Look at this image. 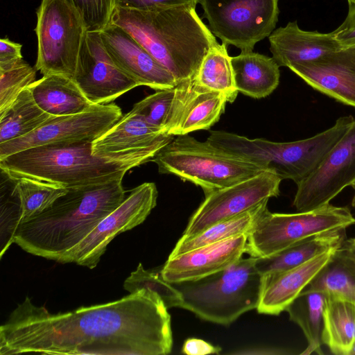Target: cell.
Returning a JSON list of instances; mask_svg holds the SVG:
<instances>
[{
	"instance_id": "6da1fadb",
	"label": "cell",
	"mask_w": 355,
	"mask_h": 355,
	"mask_svg": "<svg viewBox=\"0 0 355 355\" xmlns=\"http://www.w3.org/2000/svg\"><path fill=\"white\" fill-rule=\"evenodd\" d=\"M171 315L155 292L53 314L26 297L0 327V354L166 355Z\"/></svg>"
},
{
	"instance_id": "7a4b0ae2",
	"label": "cell",
	"mask_w": 355,
	"mask_h": 355,
	"mask_svg": "<svg viewBox=\"0 0 355 355\" xmlns=\"http://www.w3.org/2000/svg\"><path fill=\"white\" fill-rule=\"evenodd\" d=\"M122 180L67 189L50 207L17 227L13 243L58 261L123 201Z\"/></svg>"
},
{
	"instance_id": "3957f363",
	"label": "cell",
	"mask_w": 355,
	"mask_h": 355,
	"mask_svg": "<svg viewBox=\"0 0 355 355\" xmlns=\"http://www.w3.org/2000/svg\"><path fill=\"white\" fill-rule=\"evenodd\" d=\"M110 22L130 33L177 84L194 79L207 52L218 44L191 6L144 10L114 6Z\"/></svg>"
},
{
	"instance_id": "277c9868",
	"label": "cell",
	"mask_w": 355,
	"mask_h": 355,
	"mask_svg": "<svg viewBox=\"0 0 355 355\" xmlns=\"http://www.w3.org/2000/svg\"><path fill=\"white\" fill-rule=\"evenodd\" d=\"M143 164L95 156L92 142L81 141L29 148L0 159V168L12 181L28 178L70 189L123 179Z\"/></svg>"
},
{
	"instance_id": "5b68a950",
	"label": "cell",
	"mask_w": 355,
	"mask_h": 355,
	"mask_svg": "<svg viewBox=\"0 0 355 355\" xmlns=\"http://www.w3.org/2000/svg\"><path fill=\"white\" fill-rule=\"evenodd\" d=\"M255 257L241 258L229 268L204 278L173 284L182 298L181 308L202 320L228 326L257 309L262 275Z\"/></svg>"
},
{
	"instance_id": "8992f818",
	"label": "cell",
	"mask_w": 355,
	"mask_h": 355,
	"mask_svg": "<svg viewBox=\"0 0 355 355\" xmlns=\"http://www.w3.org/2000/svg\"><path fill=\"white\" fill-rule=\"evenodd\" d=\"M151 162L159 173L173 175L200 187L205 195L266 170L188 135L177 136Z\"/></svg>"
},
{
	"instance_id": "52a82bcc",
	"label": "cell",
	"mask_w": 355,
	"mask_h": 355,
	"mask_svg": "<svg viewBox=\"0 0 355 355\" xmlns=\"http://www.w3.org/2000/svg\"><path fill=\"white\" fill-rule=\"evenodd\" d=\"M354 224L355 218L347 207L330 203L295 214L271 213L266 208L248 234L246 253L270 257L311 236L345 230Z\"/></svg>"
},
{
	"instance_id": "ba28073f",
	"label": "cell",
	"mask_w": 355,
	"mask_h": 355,
	"mask_svg": "<svg viewBox=\"0 0 355 355\" xmlns=\"http://www.w3.org/2000/svg\"><path fill=\"white\" fill-rule=\"evenodd\" d=\"M36 14L35 68L43 76L60 74L74 80L87 32L82 18L65 0H42Z\"/></svg>"
},
{
	"instance_id": "9c48e42d",
	"label": "cell",
	"mask_w": 355,
	"mask_h": 355,
	"mask_svg": "<svg viewBox=\"0 0 355 355\" xmlns=\"http://www.w3.org/2000/svg\"><path fill=\"white\" fill-rule=\"evenodd\" d=\"M279 0H198L209 28L222 43L241 51L274 31L278 21Z\"/></svg>"
},
{
	"instance_id": "30bf717a",
	"label": "cell",
	"mask_w": 355,
	"mask_h": 355,
	"mask_svg": "<svg viewBox=\"0 0 355 355\" xmlns=\"http://www.w3.org/2000/svg\"><path fill=\"white\" fill-rule=\"evenodd\" d=\"M157 187L153 182H144L134 188L112 212L57 262L75 263L94 268L116 236L135 227L146 219L157 205Z\"/></svg>"
},
{
	"instance_id": "8fae6325",
	"label": "cell",
	"mask_w": 355,
	"mask_h": 355,
	"mask_svg": "<svg viewBox=\"0 0 355 355\" xmlns=\"http://www.w3.org/2000/svg\"><path fill=\"white\" fill-rule=\"evenodd\" d=\"M282 179L269 170L205 194L182 236L196 235L209 227L245 213L279 195Z\"/></svg>"
},
{
	"instance_id": "7c38bea8",
	"label": "cell",
	"mask_w": 355,
	"mask_h": 355,
	"mask_svg": "<svg viewBox=\"0 0 355 355\" xmlns=\"http://www.w3.org/2000/svg\"><path fill=\"white\" fill-rule=\"evenodd\" d=\"M122 116L121 108L114 103L93 104L79 113L54 116L30 134L0 144V159L35 146L57 143L92 142Z\"/></svg>"
},
{
	"instance_id": "4fadbf2b",
	"label": "cell",
	"mask_w": 355,
	"mask_h": 355,
	"mask_svg": "<svg viewBox=\"0 0 355 355\" xmlns=\"http://www.w3.org/2000/svg\"><path fill=\"white\" fill-rule=\"evenodd\" d=\"M355 182V119L318 166L297 184L293 206L310 211L329 202Z\"/></svg>"
},
{
	"instance_id": "5bb4252c",
	"label": "cell",
	"mask_w": 355,
	"mask_h": 355,
	"mask_svg": "<svg viewBox=\"0 0 355 355\" xmlns=\"http://www.w3.org/2000/svg\"><path fill=\"white\" fill-rule=\"evenodd\" d=\"M74 80L92 104L110 103L139 86L114 64L99 32H86Z\"/></svg>"
},
{
	"instance_id": "9a60e30c",
	"label": "cell",
	"mask_w": 355,
	"mask_h": 355,
	"mask_svg": "<svg viewBox=\"0 0 355 355\" xmlns=\"http://www.w3.org/2000/svg\"><path fill=\"white\" fill-rule=\"evenodd\" d=\"M173 139L130 111L92 142V152L97 157L136 159L145 164Z\"/></svg>"
},
{
	"instance_id": "2e32d148",
	"label": "cell",
	"mask_w": 355,
	"mask_h": 355,
	"mask_svg": "<svg viewBox=\"0 0 355 355\" xmlns=\"http://www.w3.org/2000/svg\"><path fill=\"white\" fill-rule=\"evenodd\" d=\"M99 33L114 64L139 86L157 91L177 85L173 76L123 28L110 22Z\"/></svg>"
},
{
	"instance_id": "e0dca14e",
	"label": "cell",
	"mask_w": 355,
	"mask_h": 355,
	"mask_svg": "<svg viewBox=\"0 0 355 355\" xmlns=\"http://www.w3.org/2000/svg\"><path fill=\"white\" fill-rule=\"evenodd\" d=\"M175 90L165 130L167 135L179 136L208 130L219 121L225 112L226 96L200 86L195 79L177 84Z\"/></svg>"
},
{
	"instance_id": "ac0fdd59",
	"label": "cell",
	"mask_w": 355,
	"mask_h": 355,
	"mask_svg": "<svg viewBox=\"0 0 355 355\" xmlns=\"http://www.w3.org/2000/svg\"><path fill=\"white\" fill-rule=\"evenodd\" d=\"M248 234L205 245L168 258L161 268L162 277L171 284L193 281L223 270L246 253Z\"/></svg>"
},
{
	"instance_id": "d6986e66",
	"label": "cell",
	"mask_w": 355,
	"mask_h": 355,
	"mask_svg": "<svg viewBox=\"0 0 355 355\" xmlns=\"http://www.w3.org/2000/svg\"><path fill=\"white\" fill-rule=\"evenodd\" d=\"M289 69L315 90L355 107V46Z\"/></svg>"
},
{
	"instance_id": "ffe728a7",
	"label": "cell",
	"mask_w": 355,
	"mask_h": 355,
	"mask_svg": "<svg viewBox=\"0 0 355 355\" xmlns=\"http://www.w3.org/2000/svg\"><path fill=\"white\" fill-rule=\"evenodd\" d=\"M339 248L327 250L295 268L263 275L258 313L277 315L284 311Z\"/></svg>"
},
{
	"instance_id": "44dd1931",
	"label": "cell",
	"mask_w": 355,
	"mask_h": 355,
	"mask_svg": "<svg viewBox=\"0 0 355 355\" xmlns=\"http://www.w3.org/2000/svg\"><path fill=\"white\" fill-rule=\"evenodd\" d=\"M270 51L279 67L317 60L343 48L331 33L306 31L297 21L288 22L269 35Z\"/></svg>"
},
{
	"instance_id": "7402d4cb",
	"label": "cell",
	"mask_w": 355,
	"mask_h": 355,
	"mask_svg": "<svg viewBox=\"0 0 355 355\" xmlns=\"http://www.w3.org/2000/svg\"><path fill=\"white\" fill-rule=\"evenodd\" d=\"M235 86L239 92L253 98L270 95L279 83V66L274 58L251 51L230 57Z\"/></svg>"
},
{
	"instance_id": "603a6c76",
	"label": "cell",
	"mask_w": 355,
	"mask_h": 355,
	"mask_svg": "<svg viewBox=\"0 0 355 355\" xmlns=\"http://www.w3.org/2000/svg\"><path fill=\"white\" fill-rule=\"evenodd\" d=\"M28 88L37 105L55 116L79 113L93 105L75 80L63 75L43 76Z\"/></svg>"
},
{
	"instance_id": "cb8c5ba5",
	"label": "cell",
	"mask_w": 355,
	"mask_h": 355,
	"mask_svg": "<svg viewBox=\"0 0 355 355\" xmlns=\"http://www.w3.org/2000/svg\"><path fill=\"white\" fill-rule=\"evenodd\" d=\"M14 182L13 194L17 203L3 234V239L10 243H13L19 224L42 213L67 191L66 188L28 178Z\"/></svg>"
},
{
	"instance_id": "d4e9b609",
	"label": "cell",
	"mask_w": 355,
	"mask_h": 355,
	"mask_svg": "<svg viewBox=\"0 0 355 355\" xmlns=\"http://www.w3.org/2000/svg\"><path fill=\"white\" fill-rule=\"evenodd\" d=\"M345 241V230L318 234L272 256L257 258L255 266L262 276L285 271L300 266L327 250L340 248Z\"/></svg>"
},
{
	"instance_id": "484cf974",
	"label": "cell",
	"mask_w": 355,
	"mask_h": 355,
	"mask_svg": "<svg viewBox=\"0 0 355 355\" xmlns=\"http://www.w3.org/2000/svg\"><path fill=\"white\" fill-rule=\"evenodd\" d=\"M355 340V302L329 295L323 312L322 341L336 355H349Z\"/></svg>"
},
{
	"instance_id": "4316f807",
	"label": "cell",
	"mask_w": 355,
	"mask_h": 355,
	"mask_svg": "<svg viewBox=\"0 0 355 355\" xmlns=\"http://www.w3.org/2000/svg\"><path fill=\"white\" fill-rule=\"evenodd\" d=\"M327 297L326 293L306 287L285 310L306 338L308 346L302 354H323L322 331Z\"/></svg>"
},
{
	"instance_id": "83f0119b",
	"label": "cell",
	"mask_w": 355,
	"mask_h": 355,
	"mask_svg": "<svg viewBox=\"0 0 355 355\" xmlns=\"http://www.w3.org/2000/svg\"><path fill=\"white\" fill-rule=\"evenodd\" d=\"M54 116L44 111L27 87L0 114V144L33 132Z\"/></svg>"
},
{
	"instance_id": "f1b7e54d",
	"label": "cell",
	"mask_w": 355,
	"mask_h": 355,
	"mask_svg": "<svg viewBox=\"0 0 355 355\" xmlns=\"http://www.w3.org/2000/svg\"><path fill=\"white\" fill-rule=\"evenodd\" d=\"M268 200H266L245 213L217 223L196 235L189 237L181 236L168 258L236 236L248 234L257 217L268 208Z\"/></svg>"
},
{
	"instance_id": "f546056e",
	"label": "cell",
	"mask_w": 355,
	"mask_h": 355,
	"mask_svg": "<svg viewBox=\"0 0 355 355\" xmlns=\"http://www.w3.org/2000/svg\"><path fill=\"white\" fill-rule=\"evenodd\" d=\"M227 47L223 43L211 47L203 58L194 79L198 85L207 89L223 93L227 102L233 103L239 91L235 86Z\"/></svg>"
},
{
	"instance_id": "4dcf8cb0",
	"label": "cell",
	"mask_w": 355,
	"mask_h": 355,
	"mask_svg": "<svg viewBox=\"0 0 355 355\" xmlns=\"http://www.w3.org/2000/svg\"><path fill=\"white\" fill-rule=\"evenodd\" d=\"M306 287L355 302V262L340 247Z\"/></svg>"
},
{
	"instance_id": "1f68e13d",
	"label": "cell",
	"mask_w": 355,
	"mask_h": 355,
	"mask_svg": "<svg viewBox=\"0 0 355 355\" xmlns=\"http://www.w3.org/2000/svg\"><path fill=\"white\" fill-rule=\"evenodd\" d=\"M36 69L23 59L0 65V114L35 81Z\"/></svg>"
},
{
	"instance_id": "d6a6232c",
	"label": "cell",
	"mask_w": 355,
	"mask_h": 355,
	"mask_svg": "<svg viewBox=\"0 0 355 355\" xmlns=\"http://www.w3.org/2000/svg\"><path fill=\"white\" fill-rule=\"evenodd\" d=\"M123 288L130 293L141 289H148L157 293L168 309L181 308L182 298L180 291L173 284L166 282L159 272L146 270L139 263L123 283Z\"/></svg>"
},
{
	"instance_id": "836d02e7",
	"label": "cell",
	"mask_w": 355,
	"mask_h": 355,
	"mask_svg": "<svg viewBox=\"0 0 355 355\" xmlns=\"http://www.w3.org/2000/svg\"><path fill=\"white\" fill-rule=\"evenodd\" d=\"M175 92V87L157 90L135 103L130 111L166 133Z\"/></svg>"
},
{
	"instance_id": "e575fe53",
	"label": "cell",
	"mask_w": 355,
	"mask_h": 355,
	"mask_svg": "<svg viewBox=\"0 0 355 355\" xmlns=\"http://www.w3.org/2000/svg\"><path fill=\"white\" fill-rule=\"evenodd\" d=\"M79 14L87 31L100 32L111 21L114 0H65Z\"/></svg>"
},
{
	"instance_id": "d590c367",
	"label": "cell",
	"mask_w": 355,
	"mask_h": 355,
	"mask_svg": "<svg viewBox=\"0 0 355 355\" xmlns=\"http://www.w3.org/2000/svg\"><path fill=\"white\" fill-rule=\"evenodd\" d=\"M198 3V0H114V6L144 10L181 6L196 7Z\"/></svg>"
},
{
	"instance_id": "8d00e7d4",
	"label": "cell",
	"mask_w": 355,
	"mask_h": 355,
	"mask_svg": "<svg viewBox=\"0 0 355 355\" xmlns=\"http://www.w3.org/2000/svg\"><path fill=\"white\" fill-rule=\"evenodd\" d=\"M343 47L355 46V4L349 3V10L343 22L332 32Z\"/></svg>"
},
{
	"instance_id": "74e56055",
	"label": "cell",
	"mask_w": 355,
	"mask_h": 355,
	"mask_svg": "<svg viewBox=\"0 0 355 355\" xmlns=\"http://www.w3.org/2000/svg\"><path fill=\"white\" fill-rule=\"evenodd\" d=\"M221 351L219 346H215L202 339L189 338L185 340L182 353L188 355L218 354Z\"/></svg>"
},
{
	"instance_id": "f35d334b",
	"label": "cell",
	"mask_w": 355,
	"mask_h": 355,
	"mask_svg": "<svg viewBox=\"0 0 355 355\" xmlns=\"http://www.w3.org/2000/svg\"><path fill=\"white\" fill-rule=\"evenodd\" d=\"M22 45L8 37L0 40V65H4L23 59Z\"/></svg>"
},
{
	"instance_id": "ab89813d",
	"label": "cell",
	"mask_w": 355,
	"mask_h": 355,
	"mask_svg": "<svg viewBox=\"0 0 355 355\" xmlns=\"http://www.w3.org/2000/svg\"><path fill=\"white\" fill-rule=\"evenodd\" d=\"M341 249L347 257L355 262V237L345 239Z\"/></svg>"
},
{
	"instance_id": "60d3db41",
	"label": "cell",
	"mask_w": 355,
	"mask_h": 355,
	"mask_svg": "<svg viewBox=\"0 0 355 355\" xmlns=\"http://www.w3.org/2000/svg\"><path fill=\"white\" fill-rule=\"evenodd\" d=\"M349 355H355V340L353 343V345L351 347V349L349 351Z\"/></svg>"
},
{
	"instance_id": "b9f144b4",
	"label": "cell",
	"mask_w": 355,
	"mask_h": 355,
	"mask_svg": "<svg viewBox=\"0 0 355 355\" xmlns=\"http://www.w3.org/2000/svg\"><path fill=\"white\" fill-rule=\"evenodd\" d=\"M352 187L355 189V182L352 184ZM352 206H353L354 207H355V195H354V198H353V199H352Z\"/></svg>"
},
{
	"instance_id": "7bdbcfd3",
	"label": "cell",
	"mask_w": 355,
	"mask_h": 355,
	"mask_svg": "<svg viewBox=\"0 0 355 355\" xmlns=\"http://www.w3.org/2000/svg\"><path fill=\"white\" fill-rule=\"evenodd\" d=\"M348 3H352L355 4V0H347Z\"/></svg>"
}]
</instances>
